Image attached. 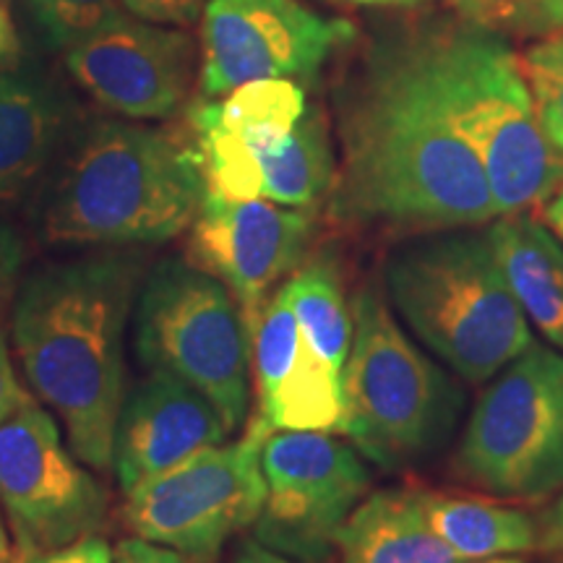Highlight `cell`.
<instances>
[{"instance_id":"6da1fadb","label":"cell","mask_w":563,"mask_h":563,"mask_svg":"<svg viewBox=\"0 0 563 563\" xmlns=\"http://www.w3.org/2000/svg\"><path fill=\"white\" fill-rule=\"evenodd\" d=\"M336 220L454 230L498 217L481 159L435 100L415 42L365 55L336 91Z\"/></svg>"},{"instance_id":"7a4b0ae2","label":"cell","mask_w":563,"mask_h":563,"mask_svg":"<svg viewBox=\"0 0 563 563\" xmlns=\"http://www.w3.org/2000/svg\"><path fill=\"white\" fill-rule=\"evenodd\" d=\"M139 285L125 256L47 264L21 285L11 336L24 378L60 420L74 454L112 470V435L123 407V334Z\"/></svg>"},{"instance_id":"3957f363","label":"cell","mask_w":563,"mask_h":563,"mask_svg":"<svg viewBox=\"0 0 563 563\" xmlns=\"http://www.w3.org/2000/svg\"><path fill=\"white\" fill-rule=\"evenodd\" d=\"M203 196L194 144L136 121H97L63 159L40 232L76 249L159 245L191 228Z\"/></svg>"},{"instance_id":"277c9868","label":"cell","mask_w":563,"mask_h":563,"mask_svg":"<svg viewBox=\"0 0 563 563\" xmlns=\"http://www.w3.org/2000/svg\"><path fill=\"white\" fill-rule=\"evenodd\" d=\"M454 228L389 253L386 302L415 340L470 384H488L532 344L488 235Z\"/></svg>"},{"instance_id":"5b68a950","label":"cell","mask_w":563,"mask_h":563,"mask_svg":"<svg viewBox=\"0 0 563 563\" xmlns=\"http://www.w3.org/2000/svg\"><path fill=\"white\" fill-rule=\"evenodd\" d=\"M415 45L435 100L481 159L498 217L538 209L563 188V157L501 34L470 24Z\"/></svg>"},{"instance_id":"8992f818","label":"cell","mask_w":563,"mask_h":563,"mask_svg":"<svg viewBox=\"0 0 563 563\" xmlns=\"http://www.w3.org/2000/svg\"><path fill=\"white\" fill-rule=\"evenodd\" d=\"M350 313L342 435L378 467H415L452 441L464 391L394 321L382 287L357 290Z\"/></svg>"},{"instance_id":"52a82bcc","label":"cell","mask_w":563,"mask_h":563,"mask_svg":"<svg viewBox=\"0 0 563 563\" xmlns=\"http://www.w3.org/2000/svg\"><path fill=\"white\" fill-rule=\"evenodd\" d=\"M133 347L146 371H162L203 394L228 431L249 415L253 336L235 295L188 258H165L141 285Z\"/></svg>"},{"instance_id":"ba28073f","label":"cell","mask_w":563,"mask_h":563,"mask_svg":"<svg viewBox=\"0 0 563 563\" xmlns=\"http://www.w3.org/2000/svg\"><path fill=\"white\" fill-rule=\"evenodd\" d=\"M454 473L501 501L540 504L563 488V352L532 342L490 378Z\"/></svg>"},{"instance_id":"9c48e42d","label":"cell","mask_w":563,"mask_h":563,"mask_svg":"<svg viewBox=\"0 0 563 563\" xmlns=\"http://www.w3.org/2000/svg\"><path fill=\"white\" fill-rule=\"evenodd\" d=\"M256 426L241 443H217L125 493L123 519L133 538L214 563L230 538L256 525L266 483Z\"/></svg>"},{"instance_id":"30bf717a","label":"cell","mask_w":563,"mask_h":563,"mask_svg":"<svg viewBox=\"0 0 563 563\" xmlns=\"http://www.w3.org/2000/svg\"><path fill=\"white\" fill-rule=\"evenodd\" d=\"M0 506L19 555L55 551L95 534L108 514V490L60 439L58 418L30 405L0 422Z\"/></svg>"},{"instance_id":"8fae6325","label":"cell","mask_w":563,"mask_h":563,"mask_svg":"<svg viewBox=\"0 0 563 563\" xmlns=\"http://www.w3.org/2000/svg\"><path fill=\"white\" fill-rule=\"evenodd\" d=\"M262 473L258 543L298 561H329L336 532L368 493L363 454L334 433L277 431L262 446Z\"/></svg>"},{"instance_id":"7c38bea8","label":"cell","mask_w":563,"mask_h":563,"mask_svg":"<svg viewBox=\"0 0 563 563\" xmlns=\"http://www.w3.org/2000/svg\"><path fill=\"white\" fill-rule=\"evenodd\" d=\"M352 37L350 21L321 16L300 0H209L201 13L203 100L251 81L313 79Z\"/></svg>"},{"instance_id":"4fadbf2b","label":"cell","mask_w":563,"mask_h":563,"mask_svg":"<svg viewBox=\"0 0 563 563\" xmlns=\"http://www.w3.org/2000/svg\"><path fill=\"white\" fill-rule=\"evenodd\" d=\"M194 63L196 45L188 34L133 13H118L66 51L74 81L129 121L173 118L188 97Z\"/></svg>"},{"instance_id":"5bb4252c","label":"cell","mask_w":563,"mask_h":563,"mask_svg":"<svg viewBox=\"0 0 563 563\" xmlns=\"http://www.w3.org/2000/svg\"><path fill=\"white\" fill-rule=\"evenodd\" d=\"M188 235V262L235 295L251 336L269 290L306 262L313 220L306 209L264 199L230 201L203 196Z\"/></svg>"},{"instance_id":"9a60e30c","label":"cell","mask_w":563,"mask_h":563,"mask_svg":"<svg viewBox=\"0 0 563 563\" xmlns=\"http://www.w3.org/2000/svg\"><path fill=\"white\" fill-rule=\"evenodd\" d=\"M306 110V91L290 79L251 81L196 104L188 121L207 196L258 199V162L279 150Z\"/></svg>"},{"instance_id":"2e32d148","label":"cell","mask_w":563,"mask_h":563,"mask_svg":"<svg viewBox=\"0 0 563 563\" xmlns=\"http://www.w3.org/2000/svg\"><path fill=\"white\" fill-rule=\"evenodd\" d=\"M228 435L203 394L170 373L150 371L123 399L112 435V473L121 490L131 493Z\"/></svg>"},{"instance_id":"e0dca14e","label":"cell","mask_w":563,"mask_h":563,"mask_svg":"<svg viewBox=\"0 0 563 563\" xmlns=\"http://www.w3.org/2000/svg\"><path fill=\"white\" fill-rule=\"evenodd\" d=\"M68 121V104L51 81L0 70V203L30 191L58 152Z\"/></svg>"},{"instance_id":"ac0fdd59","label":"cell","mask_w":563,"mask_h":563,"mask_svg":"<svg viewBox=\"0 0 563 563\" xmlns=\"http://www.w3.org/2000/svg\"><path fill=\"white\" fill-rule=\"evenodd\" d=\"M485 235L527 321L563 352V243L527 211L501 214Z\"/></svg>"},{"instance_id":"d6986e66","label":"cell","mask_w":563,"mask_h":563,"mask_svg":"<svg viewBox=\"0 0 563 563\" xmlns=\"http://www.w3.org/2000/svg\"><path fill=\"white\" fill-rule=\"evenodd\" d=\"M340 563H460L428 522L422 490L384 488L365 496L336 532Z\"/></svg>"},{"instance_id":"ffe728a7","label":"cell","mask_w":563,"mask_h":563,"mask_svg":"<svg viewBox=\"0 0 563 563\" xmlns=\"http://www.w3.org/2000/svg\"><path fill=\"white\" fill-rule=\"evenodd\" d=\"M422 509L433 532L462 561L519 555L540 548L538 519L490 498L422 490Z\"/></svg>"},{"instance_id":"44dd1931","label":"cell","mask_w":563,"mask_h":563,"mask_svg":"<svg viewBox=\"0 0 563 563\" xmlns=\"http://www.w3.org/2000/svg\"><path fill=\"white\" fill-rule=\"evenodd\" d=\"M334 150L327 118L308 108L279 150L258 162V199L290 209H311L334 186Z\"/></svg>"},{"instance_id":"7402d4cb","label":"cell","mask_w":563,"mask_h":563,"mask_svg":"<svg viewBox=\"0 0 563 563\" xmlns=\"http://www.w3.org/2000/svg\"><path fill=\"white\" fill-rule=\"evenodd\" d=\"M298 316L300 332L321 361L344 373L352 342V313L332 253L306 258L282 285Z\"/></svg>"},{"instance_id":"603a6c76","label":"cell","mask_w":563,"mask_h":563,"mask_svg":"<svg viewBox=\"0 0 563 563\" xmlns=\"http://www.w3.org/2000/svg\"><path fill=\"white\" fill-rule=\"evenodd\" d=\"M540 129L563 157V34L538 42L519 58Z\"/></svg>"},{"instance_id":"cb8c5ba5","label":"cell","mask_w":563,"mask_h":563,"mask_svg":"<svg viewBox=\"0 0 563 563\" xmlns=\"http://www.w3.org/2000/svg\"><path fill=\"white\" fill-rule=\"evenodd\" d=\"M24 5L47 45L60 51L123 13V0H24Z\"/></svg>"},{"instance_id":"d4e9b609","label":"cell","mask_w":563,"mask_h":563,"mask_svg":"<svg viewBox=\"0 0 563 563\" xmlns=\"http://www.w3.org/2000/svg\"><path fill=\"white\" fill-rule=\"evenodd\" d=\"M511 24L519 34H559L563 30V0H509Z\"/></svg>"},{"instance_id":"484cf974","label":"cell","mask_w":563,"mask_h":563,"mask_svg":"<svg viewBox=\"0 0 563 563\" xmlns=\"http://www.w3.org/2000/svg\"><path fill=\"white\" fill-rule=\"evenodd\" d=\"M209 0H123V9L154 24H194Z\"/></svg>"},{"instance_id":"4316f807","label":"cell","mask_w":563,"mask_h":563,"mask_svg":"<svg viewBox=\"0 0 563 563\" xmlns=\"http://www.w3.org/2000/svg\"><path fill=\"white\" fill-rule=\"evenodd\" d=\"M26 559V555H24ZM26 563H112V548L100 534H84L74 543L55 548V551L32 555Z\"/></svg>"},{"instance_id":"83f0119b","label":"cell","mask_w":563,"mask_h":563,"mask_svg":"<svg viewBox=\"0 0 563 563\" xmlns=\"http://www.w3.org/2000/svg\"><path fill=\"white\" fill-rule=\"evenodd\" d=\"M34 402L30 389L19 382V373L13 368L9 342L5 334L0 332V422H5L13 415L24 410Z\"/></svg>"},{"instance_id":"f1b7e54d","label":"cell","mask_w":563,"mask_h":563,"mask_svg":"<svg viewBox=\"0 0 563 563\" xmlns=\"http://www.w3.org/2000/svg\"><path fill=\"white\" fill-rule=\"evenodd\" d=\"M112 563H201L188 559L173 548L150 543L141 538H125L112 548Z\"/></svg>"},{"instance_id":"f546056e","label":"cell","mask_w":563,"mask_h":563,"mask_svg":"<svg viewBox=\"0 0 563 563\" xmlns=\"http://www.w3.org/2000/svg\"><path fill=\"white\" fill-rule=\"evenodd\" d=\"M26 258V243L19 235L16 228H11L9 222L0 220V287L9 285L24 266Z\"/></svg>"},{"instance_id":"4dcf8cb0","label":"cell","mask_w":563,"mask_h":563,"mask_svg":"<svg viewBox=\"0 0 563 563\" xmlns=\"http://www.w3.org/2000/svg\"><path fill=\"white\" fill-rule=\"evenodd\" d=\"M540 548L553 555L555 563H563V493L540 522Z\"/></svg>"},{"instance_id":"1f68e13d","label":"cell","mask_w":563,"mask_h":563,"mask_svg":"<svg viewBox=\"0 0 563 563\" xmlns=\"http://www.w3.org/2000/svg\"><path fill=\"white\" fill-rule=\"evenodd\" d=\"M232 563H329V561L290 559V555H282L277 551H272V548L262 545L256 538H253V540H243L241 548H238L235 559H232Z\"/></svg>"},{"instance_id":"d6a6232c","label":"cell","mask_w":563,"mask_h":563,"mask_svg":"<svg viewBox=\"0 0 563 563\" xmlns=\"http://www.w3.org/2000/svg\"><path fill=\"white\" fill-rule=\"evenodd\" d=\"M538 211L545 228L563 243V188H559L553 196H548V199L538 207Z\"/></svg>"},{"instance_id":"836d02e7","label":"cell","mask_w":563,"mask_h":563,"mask_svg":"<svg viewBox=\"0 0 563 563\" xmlns=\"http://www.w3.org/2000/svg\"><path fill=\"white\" fill-rule=\"evenodd\" d=\"M16 55H19L16 32H13L9 13H5L3 5H0V68L11 66V63L16 60Z\"/></svg>"},{"instance_id":"e575fe53","label":"cell","mask_w":563,"mask_h":563,"mask_svg":"<svg viewBox=\"0 0 563 563\" xmlns=\"http://www.w3.org/2000/svg\"><path fill=\"white\" fill-rule=\"evenodd\" d=\"M13 543H11V534L5 530V522L0 519V563H9L13 559Z\"/></svg>"},{"instance_id":"d590c367","label":"cell","mask_w":563,"mask_h":563,"mask_svg":"<svg viewBox=\"0 0 563 563\" xmlns=\"http://www.w3.org/2000/svg\"><path fill=\"white\" fill-rule=\"evenodd\" d=\"M460 563H527L522 555H496V559H475V561H460Z\"/></svg>"},{"instance_id":"8d00e7d4","label":"cell","mask_w":563,"mask_h":563,"mask_svg":"<svg viewBox=\"0 0 563 563\" xmlns=\"http://www.w3.org/2000/svg\"><path fill=\"white\" fill-rule=\"evenodd\" d=\"M355 3H415V0H355Z\"/></svg>"},{"instance_id":"74e56055","label":"cell","mask_w":563,"mask_h":563,"mask_svg":"<svg viewBox=\"0 0 563 563\" xmlns=\"http://www.w3.org/2000/svg\"><path fill=\"white\" fill-rule=\"evenodd\" d=\"M9 563H26V559L24 555H19V553H13V559L9 561Z\"/></svg>"}]
</instances>
